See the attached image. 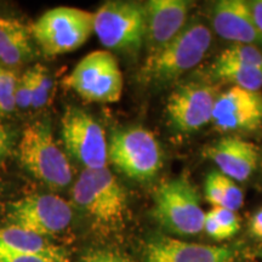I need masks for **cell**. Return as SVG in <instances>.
I'll return each mask as SVG.
<instances>
[{"label":"cell","mask_w":262,"mask_h":262,"mask_svg":"<svg viewBox=\"0 0 262 262\" xmlns=\"http://www.w3.org/2000/svg\"><path fill=\"white\" fill-rule=\"evenodd\" d=\"M72 199L97 227L114 229L123 225L127 194L107 168L84 169L71 191Z\"/></svg>","instance_id":"6da1fadb"},{"label":"cell","mask_w":262,"mask_h":262,"mask_svg":"<svg viewBox=\"0 0 262 262\" xmlns=\"http://www.w3.org/2000/svg\"><path fill=\"white\" fill-rule=\"evenodd\" d=\"M19 160L29 173L52 189L72 182V168L57 146L49 122H35L24 130L18 146Z\"/></svg>","instance_id":"7a4b0ae2"},{"label":"cell","mask_w":262,"mask_h":262,"mask_svg":"<svg viewBox=\"0 0 262 262\" xmlns=\"http://www.w3.org/2000/svg\"><path fill=\"white\" fill-rule=\"evenodd\" d=\"M95 14L58 6L44 12L31 27V33L45 56L54 57L83 47L94 33Z\"/></svg>","instance_id":"3957f363"},{"label":"cell","mask_w":262,"mask_h":262,"mask_svg":"<svg viewBox=\"0 0 262 262\" xmlns=\"http://www.w3.org/2000/svg\"><path fill=\"white\" fill-rule=\"evenodd\" d=\"M210 44V29L203 24L189 25L169 44L150 54L142 75L156 83L176 79L203 60Z\"/></svg>","instance_id":"277c9868"},{"label":"cell","mask_w":262,"mask_h":262,"mask_svg":"<svg viewBox=\"0 0 262 262\" xmlns=\"http://www.w3.org/2000/svg\"><path fill=\"white\" fill-rule=\"evenodd\" d=\"M153 215L171 233L194 235L204 229L205 212L194 186L185 176L164 181L157 187Z\"/></svg>","instance_id":"5b68a950"},{"label":"cell","mask_w":262,"mask_h":262,"mask_svg":"<svg viewBox=\"0 0 262 262\" xmlns=\"http://www.w3.org/2000/svg\"><path fill=\"white\" fill-rule=\"evenodd\" d=\"M94 33L111 50L137 51L147 37L146 4L125 0L106 2L95 12Z\"/></svg>","instance_id":"8992f818"},{"label":"cell","mask_w":262,"mask_h":262,"mask_svg":"<svg viewBox=\"0 0 262 262\" xmlns=\"http://www.w3.org/2000/svg\"><path fill=\"white\" fill-rule=\"evenodd\" d=\"M63 84L88 102L116 103L122 98L124 79L114 55L96 50L78 62Z\"/></svg>","instance_id":"52a82bcc"},{"label":"cell","mask_w":262,"mask_h":262,"mask_svg":"<svg viewBox=\"0 0 262 262\" xmlns=\"http://www.w3.org/2000/svg\"><path fill=\"white\" fill-rule=\"evenodd\" d=\"M108 162L127 178L149 181L162 169V148L152 131L141 126L126 127L111 137Z\"/></svg>","instance_id":"ba28073f"},{"label":"cell","mask_w":262,"mask_h":262,"mask_svg":"<svg viewBox=\"0 0 262 262\" xmlns=\"http://www.w3.org/2000/svg\"><path fill=\"white\" fill-rule=\"evenodd\" d=\"M66 149L85 169H103L108 163V142L102 126L85 111L68 107L61 119Z\"/></svg>","instance_id":"9c48e42d"},{"label":"cell","mask_w":262,"mask_h":262,"mask_svg":"<svg viewBox=\"0 0 262 262\" xmlns=\"http://www.w3.org/2000/svg\"><path fill=\"white\" fill-rule=\"evenodd\" d=\"M71 205L56 194H32L10 203L8 219L12 226L48 237L70 227Z\"/></svg>","instance_id":"30bf717a"},{"label":"cell","mask_w":262,"mask_h":262,"mask_svg":"<svg viewBox=\"0 0 262 262\" xmlns=\"http://www.w3.org/2000/svg\"><path fill=\"white\" fill-rule=\"evenodd\" d=\"M219 94L216 88L203 83L180 85L166 102V114L176 130L183 134L202 129L211 122Z\"/></svg>","instance_id":"8fae6325"},{"label":"cell","mask_w":262,"mask_h":262,"mask_svg":"<svg viewBox=\"0 0 262 262\" xmlns=\"http://www.w3.org/2000/svg\"><path fill=\"white\" fill-rule=\"evenodd\" d=\"M211 122L221 131H255L262 126V93L232 86L219 95Z\"/></svg>","instance_id":"7c38bea8"},{"label":"cell","mask_w":262,"mask_h":262,"mask_svg":"<svg viewBox=\"0 0 262 262\" xmlns=\"http://www.w3.org/2000/svg\"><path fill=\"white\" fill-rule=\"evenodd\" d=\"M234 255L231 247L189 243L169 237L152 239L145 248L146 262H232Z\"/></svg>","instance_id":"4fadbf2b"},{"label":"cell","mask_w":262,"mask_h":262,"mask_svg":"<svg viewBox=\"0 0 262 262\" xmlns=\"http://www.w3.org/2000/svg\"><path fill=\"white\" fill-rule=\"evenodd\" d=\"M203 155L217 166L222 175L233 181H245L257 169V147L239 137H224L206 147Z\"/></svg>","instance_id":"5bb4252c"},{"label":"cell","mask_w":262,"mask_h":262,"mask_svg":"<svg viewBox=\"0 0 262 262\" xmlns=\"http://www.w3.org/2000/svg\"><path fill=\"white\" fill-rule=\"evenodd\" d=\"M147 39L153 52L169 44L186 27L189 3L185 0H150L146 3Z\"/></svg>","instance_id":"9a60e30c"},{"label":"cell","mask_w":262,"mask_h":262,"mask_svg":"<svg viewBox=\"0 0 262 262\" xmlns=\"http://www.w3.org/2000/svg\"><path fill=\"white\" fill-rule=\"evenodd\" d=\"M212 26L221 38L234 44L262 42L249 3L243 0H220L216 3L212 10Z\"/></svg>","instance_id":"2e32d148"},{"label":"cell","mask_w":262,"mask_h":262,"mask_svg":"<svg viewBox=\"0 0 262 262\" xmlns=\"http://www.w3.org/2000/svg\"><path fill=\"white\" fill-rule=\"evenodd\" d=\"M0 248L15 253L42 255L66 260L64 251L45 237L12 225L0 227Z\"/></svg>","instance_id":"e0dca14e"},{"label":"cell","mask_w":262,"mask_h":262,"mask_svg":"<svg viewBox=\"0 0 262 262\" xmlns=\"http://www.w3.org/2000/svg\"><path fill=\"white\" fill-rule=\"evenodd\" d=\"M212 74L217 79L247 90L260 91L262 88V68L253 66L216 60L212 64Z\"/></svg>","instance_id":"ac0fdd59"},{"label":"cell","mask_w":262,"mask_h":262,"mask_svg":"<svg viewBox=\"0 0 262 262\" xmlns=\"http://www.w3.org/2000/svg\"><path fill=\"white\" fill-rule=\"evenodd\" d=\"M33 100L32 108H41L49 102L52 91V78L48 68L41 64H34L31 67Z\"/></svg>","instance_id":"d6986e66"},{"label":"cell","mask_w":262,"mask_h":262,"mask_svg":"<svg viewBox=\"0 0 262 262\" xmlns=\"http://www.w3.org/2000/svg\"><path fill=\"white\" fill-rule=\"evenodd\" d=\"M216 60L235 62V63L262 68V51L255 45L233 44L221 51Z\"/></svg>","instance_id":"ffe728a7"},{"label":"cell","mask_w":262,"mask_h":262,"mask_svg":"<svg viewBox=\"0 0 262 262\" xmlns=\"http://www.w3.org/2000/svg\"><path fill=\"white\" fill-rule=\"evenodd\" d=\"M17 78L11 70L0 67V118L9 116L16 108L15 88Z\"/></svg>","instance_id":"44dd1931"},{"label":"cell","mask_w":262,"mask_h":262,"mask_svg":"<svg viewBox=\"0 0 262 262\" xmlns=\"http://www.w3.org/2000/svg\"><path fill=\"white\" fill-rule=\"evenodd\" d=\"M209 212L214 216L217 225L220 226L225 239L233 237L241 228L239 219L235 211L228 210V209L222 208V206H212V209Z\"/></svg>","instance_id":"7402d4cb"},{"label":"cell","mask_w":262,"mask_h":262,"mask_svg":"<svg viewBox=\"0 0 262 262\" xmlns=\"http://www.w3.org/2000/svg\"><path fill=\"white\" fill-rule=\"evenodd\" d=\"M33 100V84L31 68H28L21 77L17 78L15 88V101L16 107L21 110L32 108Z\"/></svg>","instance_id":"603a6c76"},{"label":"cell","mask_w":262,"mask_h":262,"mask_svg":"<svg viewBox=\"0 0 262 262\" xmlns=\"http://www.w3.org/2000/svg\"><path fill=\"white\" fill-rule=\"evenodd\" d=\"M224 178L220 171H211L205 179V198L212 206H222Z\"/></svg>","instance_id":"cb8c5ba5"},{"label":"cell","mask_w":262,"mask_h":262,"mask_svg":"<svg viewBox=\"0 0 262 262\" xmlns=\"http://www.w3.org/2000/svg\"><path fill=\"white\" fill-rule=\"evenodd\" d=\"M225 176V175H224ZM244 203V195L233 180L224 178V193H222V208L237 211Z\"/></svg>","instance_id":"d4e9b609"},{"label":"cell","mask_w":262,"mask_h":262,"mask_svg":"<svg viewBox=\"0 0 262 262\" xmlns=\"http://www.w3.org/2000/svg\"><path fill=\"white\" fill-rule=\"evenodd\" d=\"M26 27L18 21L11 18H3L0 22V58L8 50V48L11 45V42L15 40V38L24 31Z\"/></svg>","instance_id":"484cf974"},{"label":"cell","mask_w":262,"mask_h":262,"mask_svg":"<svg viewBox=\"0 0 262 262\" xmlns=\"http://www.w3.org/2000/svg\"><path fill=\"white\" fill-rule=\"evenodd\" d=\"M0 262H66L61 258L42 256V255L21 254L0 248Z\"/></svg>","instance_id":"4316f807"},{"label":"cell","mask_w":262,"mask_h":262,"mask_svg":"<svg viewBox=\"0 0 262 262\" xmlns=\"http://www.w3.org/2000/svg\"><path fill=\"white\" fill-rule=\"evenodd\" d=\"M81 262H131L129 257L124 256L120 253L106 249H98L91 250L86 255H84Z\"/></svg>","instance_id":"83f0119b"},{"label":"cell","mask_w":262,"mask_h":262,"mask_svg":"<svg viewBox=\"0 0 262 262\" xmlns=\"http://www.w3.org/2000/svg\"><path fill=\"white\" fill-rule=\"evenodd\" d=\"M204 231L210 235L211 238L216 239V241H224V234H222L220 226L217 225V222L214 219L210 212H206L205 214V220H204Z\"/></svg>","instance_id":"f1b7e54d"},{"label":"cell","mask_w":262,"mask_h":262,"mask_svg":"<svg viewBox=\"0 0 262 262\" xmlns=\"http://www.w3.org/2000/svg\"><path fill=\"white\" fill-rule=\"evenodd\" d=\"M249 6H250L255 25H256L258 32H260L262 37V0H256V2L249 3Z\"/></svg>","instance_id":"f546056e"},{"label":"cell","mask_w":262,"mask_h":262,"mask_svg":"<svg viewBox=\"0 0 262 262\" xmlns=\"http://www.w3.org/2000/svg\"><path fill=\"white\" fill-rule=\"evenodd\" d=\"M249 229L254 237L262 239V209L257 211L249 222Z\"/></svg>","instance_id":"4dcf8cb0"},{"label":"cell","mask_w":262,"mask_h":262,"mask_svg":"<svg viewBox=\"0 0 262 262\" xmlns=\"http://www.w3.org/2000/svg\"><path fill=\"white\" fill-rule=\"evenodd\" d=\"M10 150V135L5 126L0 124V163Z\"/></svg>","instance_id":"1f68e13d"},{"label":"cell","mask_w":262,"mask_h":262,"mask_svg":"<svg viewBox=\"0 0 262 262\" xmlns=\"http://www.w3.org/2000/svg\"><path fill=\"white\" fill-rule=\"evenodd\" d=\"M3 18H4V17H0V22H2V21H3Z\"/></svg>","instance_id":"d6a6232c"},{"label":"cell","mask_w":262,"mask_h":262,"mask_svg":"<svg viewBox=\"0 0 262 262\" xmlns=\"http://www.w3.org/2000/svg\"><path fill=\"white\" fill-rule=\"evenodd\" d=\"M260 255H261V257H262V250H261V254Z\"/></svg>","instance_id":"836d02e7"}]
</instances>
